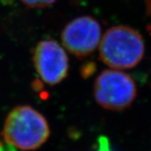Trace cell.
Returning a JSON list of instances; mask_svg holds the SVG:
<instances>
[{"instance_id":"5","label":"cell","mask_w":151,"mask_h":151,"mask_svg":"<svg viewBox=\"0 0 151 151\" xmlns=\"http://www.w3.org/2000/svg\"><path fill=\"white\" fill-rule=\"evenodd\" d=\"M35 70L40 79L50 86L63 81L69 70L66 53L54 40H44L35 46L33 55Z\"/></svg>"},{"instance_id":"7","label":"cell","mask_w":151,"mask_h":151,"mask_svg":"<svg viewBox=\"0 0 151 151\" xmlns=\"http://www.w3.org/2000/svg\"><path fill=\"white\" fill-rule=\"evenodd\" d=\"M97 151H112L108 138L105 136H100L97 139Z\"/></svg>"},{"instance_id":"4","label":"cell","mask_w":151,"mask_h":151,"mask_svg":"<svg viewBox=\"0 0 151 151\" xmlns=\"http://www.w3.org/2000/svg\"><path fill=\"white\" fill-rule=\"evenodd\" d=\"M101 26L92 17L81 16L69 22L61 33L65 49L77 57H86L97 49L101 40Z\"/></svg>"},{"instance_id":"2","label":"cell","mask_w":151,"mask_h":151,"mask_svg":"<svg viewBox=\"0 0 151 151\" xmlns=\"http://www.w3.org/2000/svg\"><path fill=\"white\" fill-rule=\"evenodd\" d=\"M50 136L48 122L37 110L28 105L19 106L9 113L4 127L7 144L24 150H33Z\"/></svg>"},{"instance_id":"1","label":"cell","mask_w":151,"mask_h":151,"mask_svg":"<svg viewBox=\"0 0 151 151\" xmlns=\"http://www.w3.org/2000/svg\"><path fill=\"white\" fill-rule=\"evenodd\" d=\"M145 54V42L135 29L119 25L108 29L101 38L99 55L103 62L116 70L138 65Z\"/></svg>"},{"instance_id":"3","label":"cell","mask_w":151,"mask_h":151,"mask_svg":"<svg viewBox=\"0 0 151 151\" xmlns=\"http://www.w3.org/2000/svg\"><path fill=\"white\" fill-rule=\"evenodd\" d=\"M137 95L134 79L121 70H105L94 83V97L105 109L120 111L129 108Z\"/></svg>"},{"instance_id":"8","label":"cell","mask_w":151,"mask_h":151,"mask_svg":"<svg viewBox=\"0 0 151 151\" xmlns=\"http://www.w3.org/2000/svg\"><path fill=\"white\" fill-rule=\"evenodd\" d=\"M0 151H15L14 147H13L9 144H4L0 139Z\"/></svg>"},{"instance_id":"6","label":"cell","mask_w":151,"mask_h":151,"mask_svg":"<svg viewBox=\"0 0 151 151\" xmlns=\"http://www.w3.org/2000/svg\"><path fill=\"white\" fill-rule=\"evenodd\" d=\"M22 3L29 8L41 9L52 5L56 0H20Z\"/></svg>"}]
</instances>
